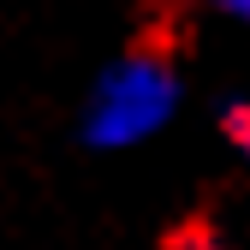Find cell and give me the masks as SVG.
Returning <instances> with one entry per match:
<instances>
[{
    "instance_id": "3957f363",
    "label": "cell",
    "mask_w": 250,
    "mask_h": 250,
    "mask_svg": "<svg viewBox=\"0 0 250 250\" xmlns=\"http://www.w3.org/2000/svg\"><path fill=\"white\" fill-rule=\"evenodd\" d=\"M197 6H203L208 18H221V24H238V30H250V0H197Z\"/></svg>"
},
{
    "instance_id": "6da1fadb",
    "label": "cell",
    "mask_w": 250,
    "mask_h": 250,
    "mask_svg": "<svg viewBox=\"0 0 250 250\" xmlns=\"http://www.w3.org/2000/svg\"><path fill=\"white\" fill-rule=\"evenodd\" d=\"M179 107H185V78L173 66V54L131 48V54H113L89 78L78 102V137L102 155H125V149L155 143L179 119Z\"/></svg>"
},
{
    "instance_id": "7a4b0ae2",
    "label": "cell",
    "mask_w": 250,
    "mask_h": 250,
    "mask_svg": "<svg viewBox=\"0 0 250 250\" xmlns=\"http://www.w3.org/2000/svg\"><path fill=\"white\" fill-rule=\"evenodd\" d=\"M221 137L244 155V161H250V102H232L227 113H221Z\"/></svg>"
}]
</instances>
